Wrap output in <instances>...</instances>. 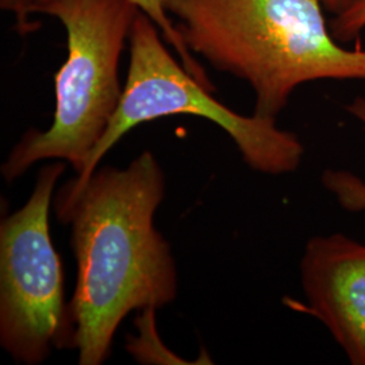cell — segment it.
I'll return each mask as SVG.
<instances>
[{
	"mask_svg": "<svg viewBox=\"0 0 365 365\" xmlns=\"http://www.w3.org/2000/svg\"><path fill=\"white\" fill-rule=\"evenodd\" d=\"M164 195V172L149 150L125 170L105 167L58 191L54 209L71 226L78 264L69 310L78 364L105 363L128 314L158 310L176 298L175 260L153 222Z\"/></svg>",
	"mask_w": 365,
	"mask_h": 365,
	"instance_id": "cell-1",
	"label": "cell"
},
{
	"mask_svg": "<svg viewBox=\"0 0 365 365\" xmlns=\"http://www.w3.org/2000/svg\"><path fill=\"white\" fill-rule=\"evenodd\" d=\"M182 39L215 69L242 78L257 117L276 120L317 80H364L365 49L333 37L319 0H164Z\"/></svg>",
	"mask_w": 365,
	"mask_h": 365,
	"instance_id": "cell-2",
	"label": "cell"
},
{
	"mask_svg": "<svg viewBox=\"0 0 365 365\" xmlns=\"http://www.w3.org/2000/svg\"><path fill=\"white\" fill-rule=\"evenodd\" d=\"M33 13L66 27L68 56L57 72L56 110L48 130L27 131L1 165L7 182L43 160H64L78 173L122 99L118 68L140 9L130 0H48Z\"/></svg>",
	"mask_w": 365,
	"mask_h": 365,
	"instance_id": "cell-3",
	"label": "cell"
},
{
	"mask_svg": "<svg viewBox=\"0 0 365 365\" xmlns=\"http://www.w3.org/2000/svg\"><path fill=\"white\" fill-rule=\"evenodd\" d=\"M161 36L153 21L140 11L129 37L130 66L122 99L99 144L71 182H87L106 153L131 129L176 114L205 118L218 125L253 170L280 176L299 168L304 146L297 134L279 129L274 119L241 115L218 102L173 58Z\"/></svg>",
	"mask_w": 365,
	"mask_h": 365,
	"instance_id": "cell-4",
	"label": "cell"
},
{
	"mask_svg": "<svg viewBox=\"0 0 365 365\" xmlns=\"http://www.w3.org/2000/svg\"><path fill=\"white\" fill-rule=\"evenodd\" d=\"M64 163L41 168L22 209L0 225V344L18 364L43 363L53 349H73L63 262L54 249L49 207Z\"/></svg>",
	"mask_w": 365,
	"mask_h": 365,
	"instance_id": "cell-5",
	"label": "cell"
},
{
	"mask_svg": "<svg viewBox=\"0 0 365 365\" xmlns=\"http://www.w3.org/2000/svg\"><path fill=\"white\" fill-rule=\"evenodd\" d=\"M307 303L291 307L327 327L353 365H365V245L333 233L307 241L300 260Z\"/></svg>",
	"mask_w": 365,
	"mask_h": 365,
	"instance_id": "cell-6",
	"label": "cell"
},
{
	"mask_svg": "<svg viewBox=\"0 0 365 365\" xmlns=\"http://www.w3.org/2000/svg\"><path fill=\"white\" fill-rule=\"evenodd\" d=\"M346 113L365 126V98L357 96L345 106ZM321 182L337 200L339 207L349 212H365V182L351 170L329 168L322 172Z\"/></svg>",
	"mask_w": 365,
	"mask_h": 365,
	"instance_id": "cell-7",
	"label": "cell"
},
{
	"mask_svg": "<svg viewBox=\"0 0 365 365\" xmlns=\"http://www.w3.org/2000/svg\"><path fill=\"white\" fill-rule=\"evenodd\" d=\"M42 1H48V0H36V3H42ZM130 1L140 9V11H143L153 21V24L161 31L163 38L165 39V42L170 43V46L175 49V52L179 54L180 63L185 68V71L192 78H195L203 87H206L211 92L215 91V87L207 76L205 68L199 64V61L195 58V54L188 49L180 31L176 27V24H173V21L168 16L164 0H130Z\"/></svg>",
	"mask_w": 365,
	"mask_h": 365,
	"instance_id": "cell-8",
	"label": "cell"
},
{
	"mask_svg": "<svg viewBox=\"0 0 365 365\" xmlns=\"http://www.w3.org/2000/svg\"><path fill=\"white\" fill-rule=\"evenodd\" d=\"M156 309L141 310L135 319L137 333L129 336L128 351L140 364H194L170 352L158 336L156 325Z\"/></svg>",
	"mask_w": 365,
	"mask_h": 365,
	"instance_id": "cell-9",
	"label": "cell"
},
{
	"mask_svg": "<svg viewBox=\"0 0 365 365\" xmlns=\"http://www.w3.org/2000/svg\"><path fill=\"white\" fill-rule=\"evenodd\" d=\"M365 29V0H354L352 4L337 14L330 24L333 37L339 42L357 38Z\"/></svg>",
	"mask_w": 365,
	"mask_h": 365,
	"instance_id": "cell-10",
	"label": "cell"
},
{
	"mask_svg": "<svg viewBox=\"0 0 365 365\" xmlns=\"http://www.w3.org/2000/svg\"><path fill=\"white\" fill-rule=\"evenodd\" d=\"M36 0H0V7L3 11L11 13L16 21L18 30L24 34L30 30V14L33 13V6Z\"/></svg>",
	"mask_w": 365,
	"mask_h": 365,
	"instance_id": "cell-11",
	"label": "cell"
},
{
	"mask_svg": "<svg viewBox=\"0 0 365 365\" xmlns=\"http://www.w3.org/2000/svg\"><path fill=\"white\" fill-rule=\"evenodd\" d=\"M322 3V6L331 11V13L337 14L342 13L344 10H346L354 0H319Z\"/></svg>",
	"mask_w": 365,
	"mask_h": 365,
	"instance_id": "cell-12",
	"label": "cell"
}]
</instances>
